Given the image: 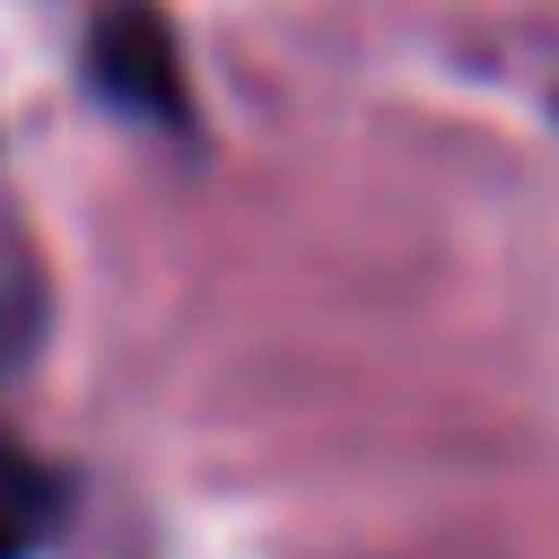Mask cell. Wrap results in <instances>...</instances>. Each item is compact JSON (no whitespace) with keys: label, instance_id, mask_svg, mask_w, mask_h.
Listing matches in <instances>:
<instances>
[{"label":"cell","instance_id":"1","mask_svg":"<svg viewBox=\"0 0 559 559\" xmlns=\"http://www.w3.org/2000/svg\"><path fill=\"white\" fill-rule=\"evenodd\" d=\"M87 79L122 105V114H148V122H183V61H175V35L148 0H114L87 35Z\"/></svg>","mask_w":559,"mask_h":559},{"label":"cell","instance_id":"2","mask_svg":"<svg viewBox=\"0 0 559 559\" xmlns=\"http://www.w3.org/2000/svg\"><path fill=\"white\" fill-rule=\"evenodd\" d=\"M52 515H61V480L0 428V559H35L52 542Z\"/></svg>","mask_w":559,"mask_h":559}]
</instances>
